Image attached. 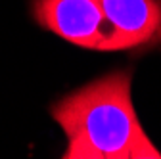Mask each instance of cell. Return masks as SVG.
Instances as JSON below:
<instances>
[{
	"instance_id": "cell-1",
	"label": "cell",
	"mask_w": 161,
	"mask_h": 159,
	"mask_svg": "<svg viewBox=\"0 0 161 159\" xmlns=\"http://www.w3.org/2000/svg\"><path fill=\"white\" fill-rule=\"evenodd\" d=\"M132 71H109L50 107L64 130V159H161L132 104Z\"/></svg>"
},
{
	"instance_id": "cell-2",
	"label": "cell",
	"mask_w": 161,
	"mask_h": 159,
	"mask_svg": "<svg viewBox=\"0 0 161 159\" xmlns=\"http://www.w3.org/2000/svg\"><path fill=\"white\" fill-rule=\"evenodd\" d=\"M35 23L65 42L98 52H111V27L102 0H33Z\"/></svg>"
},
{
	"instance_id": "cell-3",
	"label": "cell",
	"mask_w": 161,
	"mask_h": 159,
	"mask_svg": "<svg viewBox=\"0 0 161 159\" xmlns=\"http://www.w3.org/2000/svg\"><path fill=\"white\" fill-rule=\"evenodd\" d=\"M111 27V52L161 44V0H102Z\"/></svg>"
}]
</instances>
